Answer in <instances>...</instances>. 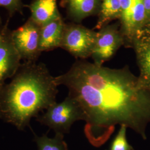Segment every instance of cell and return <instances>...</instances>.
I'll return each mask as SVG.
<instances>
[{
  "instance_id": "obj_1",
  "label": "cell",
  "mask_w": 150,
  "mask_h": 150,
  "mask_svg": "<svg viewBox=\"0 0 150 150\" xmlns=\"http://www.w3.org/2000/svg\"><path fill=\"white\" fill-rule=\"evenodd\" d=\"M54 79L57 86L67 88L69 95L80 105L86 122L85 134L91 145H103L116 125H124L147 139L150 90L129 67L110 69L78 59Z\"/></svg>"
},
{
  "instance_id": "obj_2",
  "label": "cell",
  "mask_w": 150,
  "mask_h": 150,
  "mask_svg": "<svg viewBox=\"0 0 150 150\" xmlns=\"http://www.w3.org/2000/svg\"><path fill=\"white\" fill-rule=\"evenodd\" d=\"M57 87L46 64L23 62L0 90V119L21 131L30 127L32 118L56 102Z\"/></svg>"
},
{
  "instance_id": "obj_3",
  "label": "cell",
  "mask_w": 150,
  "mask_h": 150,
  "mask_svg": "<svg viewBox=\"0 0 150 150\" xmlns=\"http://www.w3.org/2000/svg\"><path fill=\"white\" fill-rule=\"evenodd\" d=\"M36 120L52 129L55 134L64 135L70 132L75 122L85 121V115L79 103L68 95L63 101L54 103Z\"/></svg>"
},
{
  "instance_id": "obj_4",
  "label": "cell",
  "mask_w": 150,
  "mask_h": 150,
  "mask_svg": "<svg viewBox=\"0 0 150 150\" xmlns=\"http://www.w3.org/2000/svg\"><path fill=\"white\" fill-rule=\"evenodd\" d=\"M97 32L83 26L66 24L60 48L77 59L91 57L96 40Z\"/></svg>"
},
{
  "instance_id": "obj_5",
  "label": "cell",
  "mask_w": 150,
  "mask_h": 150,
  "mask_svg": "<svg viewBox=\"0 0 150 150\" xmlns=\"http://www.w3.org/2000/svg\"><path fill=\"white\" fill-rule=\"evenodd\" d=\"M40 28L30 17L21 27L11 31L12 42L23 62H36L42 53L40 50Z\"/></svg>"
},
{
  "instance_id": "obj_6",
  "label": "cell",
  "mask_w": 150,
  "mask_h": 150,
  "mask_svg": "<svg viewBox=\"0 0 150 150\" xmlns=\"http://www.w3.org/2000/svg\"><path fill=\"white\" fill-rule=\"evenodd\" d=\"M122 45H125V39L116 25L102 27L97 32L96 43L91 55L93 63L102 66L111 59Z\"/></svg>"
},
{
  "instance_id": "obj_7",
  "label": "cell",
  "mask_w": 150,
  "mask_h": 150,
  "mask_svg": "<svg viewBox=\"0 0 150 150\" xmlns=\"http://www.w3.org/2000/svg\"><path fill=\"white\" fill-rule=\"evenodd\" d=\"M8 21L0 30V90L8 79H12L18 70L21 57L11 38Z\"/></svg>"
},
{
  "instance_id": "obj_8",
  "label": "cell",
  "mask_w": 150,
  "mask_h": 150,
  "mask_svg": "<svg viewBox=\"0 0 150 150\" xmlns=\"http://www.w3.org/2000/svg\"><path fill=\"white\" fill-rule=\"evenodd\" d=\"M66 23L61 16L41 26L40 50L41 52L60 47Z\"/></svg>"
},
{
  "instance_id": "obj_9",
  "label": "cell",
  "mask_w": 150,
  "mask_h": 150,
  "mask_svg": "<svg viewBox=\"0 0 150 150\" xmlns=\"http://www.w3.org/2000/svg\"><path fill=\"white\" fill-rule=\"evenodd\" d=\"M26 6L31 12L30 17L40 27L61 16L57 0H32Z\"/></svg>"
},
{
  "instance_id": "obj_10",
  "label": "cell",
  "mask_w": 150,
  "mask_h": 150,
  "mask_svg": "<svg viewBox=\"0 0 150 150\" xmlns=\"http://www.w3.org/2000/svg\"><path fill=\"white\" fill-rule=\"evenodd\" d=\"M101 0H64L67 15L80 22L88 16L99 13Z\"/></svg>"
},
{
  "instance_id": "obj_11",
  "label": "cell",
  "mask_w": 150,
  "mask_h": 150,
  "mask_svg": "<svg viewBox=\"0 0 150 150\" xmlns=\"http://www.w3.org/2000/svg\"><path fill=\"white\" fill-rule=\"evenodd\" d=\"M141 74L139 80L150 90V42L137 40L134 43Z\"/></svg>"
},
{
  "instance_id": "obj_12",
  "label": "cell",
  "mask_w": 150,
  "mask_h": 150,
  "mask_svg": "<svg viewBox=\"0 0 150 150\" xmlns=\"http://www.w3.org/2000/svg\"><path fill=\"white\" fill-rule=\"evenodd\" d=\"M121 0H101L96 28L101 29L115 19H120L121 16Z\"/></svg>"
},
{
  "instance_id": "obj_13",
  "label": "cell",
  "mask_w": 150,
  "mask_h": 150,
  "mask_svg": "<svg viewBox=\"0 0 150 150\" xmlns=\"http://www.w3.org/2000/svg\"><path fill=\"white\" fill-rule=\"evenodd\" d=\"M33 134L38 150H69L64 134H55L54 137L50 138L46 134L41 136Z\"/></svg>"
},
{
  "instance_id": "obj_14",
  "label": "cell",
  "mask_w": 150,
  "mask_h": 150,
  "mask_svg": "<svg viewBox=\"0 0 150 150\" xmlns=\"http://www.w3.org/2000/svg\"><path fill=\"white\" fill-rule=\"evenodd\" d=\"M127 127L122 125L115 138L113 139L107 150H134V147L127 141L126 137Z\"/></svg>"
},
{
  "instance_id": "obj_15",
  "label": "cell",
  "mask_w": 150,
  "mask_h": 150,
  "mask_svg": "<svg viewBox=\"0 0 150 150\" xmlns=\"http://www.w3.org/2000/svg\"><path fill=\"white\" fill-rule=\"evenodd\" d=\"M0 7L5 8L9 17L14 16L16 13L22 14L23 9L26 7L22 0H0Z\"/></svg>"
},
{
  "instance_id": "obj_16",
  "label": "cell",
  "mask_w": 150,
  "mask_h": 150,
  "mask_svg": "<svg viewBox=\"0 0 150 150\" xmlns=\"http://www.w3.org/2000/svg\"><path fill=\"white\" fill-rule=\"evenodd\" d=\"M144 5H145V14H146V22L150 18V0H144Z\"/></svg>"
},
{
  "instance_id": "obj_17",
  "label": "cell",
  "mask_w": 150,
  "mask_h": 150,
  "mask_svg": "<svg viewBox=\"0 0 150 150\" xmlns=\"http://www.w3.org/2000/svg\"><path fill=\"white\" fill-rule=\"evenodd\" d=\"M4 26V25L2 23V18L0 16V30H1V28Z\"/></svg>"
},
{
  "instance_id": "obj_18",
  "label": "cell",
  "mask_w": 150,
  "mask_h": 150,
  "mask_svg": "<svg viewBox=\"0 0 150 150\" xmlns=\"http://www.w3.org/2000/svg\"><path fill=\"white\" fill-rule=\"evenodd\" d=\"M146 23H148V24H149V25L150 26V18L149 19V20H147V22H146Z\"/></svg>"
},
{
  "instance_id": "obj_19",
  "label": "cell",
  "mask_w": 150,
  "mask_h": 150,
  "mask_svg": "<svg viewBox=\"0 0 150 150\" xmlns=\"http://www.w3.org/2000/svg\"><path fill=\"white\" fill-rule=\"evenodd\" d=\"M146 41H149V42H150V38H148V39H147Z\"/></svg>"
}]
</instances>
